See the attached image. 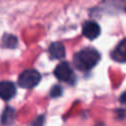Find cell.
I'll return each instance as SVG.
<instances>
[{
    "label": "cell",
    "instance_id": "cell-1",
    "mask_svg": "<svg viewBox=\"0 0 126 126\" xmlns=\"http://www.w3.org/2000/svg\"><path fill=\"white\" fill-rule=\"evenodd\" d=\"M99 58V54L94 48L87 47L75 54L74 63L77 69L81 71H88L96 65Z\"/></svg>",
    "mask_w": 126,
    "mask_h": 126
},
{
    "label": "cell",
    "instance_id": "cell-2",
    "mask_svg": "<svg viewBox=\"0 0 126 126\" xmlns=\"http://www.w3.org/2000/svg\"><path fill=\"white\" fill-rule=\"evenodd\" d=\"M40 81V74L36 70H25L18 79V84L24 89H32L35 87Z\"/></svg>",
    "mask_w": 126,
    "mask_h": 126
},
{
    "label": "cell",
    "instance_id": "cell-3",
    "mask_svg": "<svg viewBox=\"0 0 126 126\" xmlns=\"http://www.w3.org/2000/svg\"><path fill=\"white\" fill-rule=\"evenodd\" d=\"M54 75L58 80L63 81V82H70L71 80L74 79L73 71H72L69 63H67V62L59 63L54 70Z\"/></svg>",
    "mask_w": 126,
    "mask_h": 126
},
{
    "label": "cell",
    "instance_id": "cell-4",
    "mask_svg": "<svg viewBox=\"0 0 126 126\" xmlns=\"http://www.w3.org/2000/svg\"><path fill=\"white\" fill-rule=\"evenodd\" d=\"M82 32L84 36H86L89 39H94L96 38L100 33V28L98 24H96L94 21L86 22L82 28Z\"/></svg>",
    "mask_w": 126,
    "mask_h": 126
},
{
    "label": "cell",
    "instance_id": "cell-5",
    "mask_svg": "<svg viewBox=\"0 0 126 126\" xmlns=\"http://www.w3.org/2000/svg\"><path fill=\"white\" fill-rule=\"evenodd\" d=\"M16 94V87L12 82H0V97L4 100H9Z\"/></svg>",
    "mask_w": 126,
    "mask_h": 126
},
{
    "label": "cell",
    "instance_id": "cell-6",
    "mask_svg": "<svg viewBox=\"0 0 126 126\" xmlns=\"http://www.w3.org/2000/svg\"><path fill=\"white\" fill-rule=\"evenodd\" d=\"M111 55L112 58L117 62H126V38L119 42Z\"/></svg>",
    "mask_w": 126,
    "mask_h": 126
},
{
    "label": "cell",
    "instance_id": "cell-7",
    "mask_svg": "<svg viewBox=\"0 0 126 126\" xmlns=\"http://www.w3.org/2000/svg\"><path fill=\"white\" fill-rule=\"evenodd\" d=\"M49 54L51 59H61L65 56V48L61 42H52L49 46Z\"/></svg>",
    "mask_w": 126,
    "mask_h": 126
},
{
    "label": "cell",
    "instance_id": "cell-8",
    "mask_svg": "<svg viewBox=\"0 0 126 126\" xmlns=\"http://www.w3.org/2000/svg\"><path fill=\"white\" fill-rule=\"evenodd\" d=\"M14 119H15V110L12 107L7 106L1 115V123L5 126H10L13 124Z\"/></svg>",
    "mask_w": 126,
    "mask_h": 126
},
{
    "label": "cell",
    "instance_id": "cell-9",
    "mask_svg": "<svg viewBox=\"0 0 126 126\" xmlns=\"http://www.w3.org/2000/svg\"><path fill=\"white\" fill-rule=\"evenodd\" d=\"M2 43L3 46L7 48H15L18 45V39L15 35L11 33H5L2 37Z\"/></svg>",
    "mask_w": 126,
    "mask_h": 126
},
{
    "label": "cell",
    "instance_id": "cell-10",
    "mask_svg": "<svg viewBox=\"0 0 126 126\" xmlns=\"http://www.w3.org/2000/svg\"><path fill=\"white\" fill-rule=\"evenodd\" d=\"M62 93H63L62 88L58 85H55L50 91V95H51V97H58L62 94Z\"/></svg>",
    "mask_w": 126,
    "mask_h": 126
},
{
    "label": "cell",
    "instance_id": "cell-11",
    "mask_svg": "<svg viewBox=\"0 0 126 126\" xmlns=\"http://www.w3.org/2000/svg\"><path fill=\"white\" fill-rule=\"evenodd\" d=\"M43 124H44V116L40 115V116L36 117V118L32 121V126H43Z\"/></svg>",
    "mask_w": 126,
    "mask_h": 126
},
{
    "label": "cell",
    "instance_id": "cell-12",
    "mask_svg": "<svg viewBox=\"0 0 126 126\" xmlns=\"http://www.w3.org/2000/svg\"><path fill=\"white\" fill-rule=\"evenodd\" d=\"M120 101H121L123 104H126V92L121 94V96H120Z\"/></svg>",
    "mask_w": 126,
    "mask_h": 126
},
{
    "label": "cell",
    "instance_id": "cell-13",
    "mask_svg": "<svg viewBox=\"0 0 126 126\" xmlns=\"http://www.w3.org/2000/svg\"><path fill=\"white\" fill-rule=\"evenodd\" d=\"M117 113H120V115L118 116L119 118H124V116H126V112L124 111V109H118Z\"/></svg>",
    "mask_w": 126,
    "mask_h": 126
},
{
    "label": "cell",
    "instance_id": "cell-14",
    "mask_svg": "<svg viewBox=\"0 0 126 126\" xmlns=\"http://www.w3.org/2000/svg\"><path fill=\"white\" fill-rule=\"evenodd\" d=\"M125 11H126V8H125Z\"/></svg>",
    "mask_w": 126,
    "mask_h": 126
}]
</instances>
